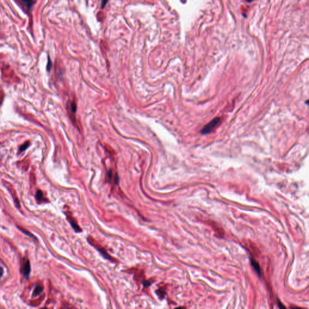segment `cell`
Masks as SVG:
<instances>
[{
	"instance_id": "6",
	"label": "cell",
	"mask_w": 309,
	"mask_h": 309,
	"mask_svg": "<svg viewBox=\"0 0 309 309\" xmlns=\"http://www.w3.org/2000/svg\"><path fill=\"white\" fill-rule=\"evenodd\" d=\"M43 290H44V287L41 285L39 284L36 285V287H34V289L32 293V297H36L38 295H39L41 293H42Z\"/></svg>"
},
{
	"instance_id": "4",
	"label": "cell",
	"mask_w": 309,
	"mask_h": 309,
	"mask_svg": "<svg viewBox=\"0 0 309 309\" xmlns=\"http://www.w3.org/2000/svg\"><path fill=\"white\" fill-rule=\"evenodd\" d=\"M67 214V219L70 222L71 226L73 228V229L75 230L76 232L79 233L82 231V229H80V226L77 224V221L75 220V219L72 216L71 213H66Z\"/></svg>"
},
{
	"instance_id": "11",
	"label": "cell",
	"mask_w": 309,
	"mask_h": 309,
	"mask_svg": "<svg viewBox=\"0 0 309 309\" xmlns=\"http://www.w3.org/2000/svg\"><path fill=\"white\" fill-rule=\"evenodd\" d=\"M52 67V63L51 62L50 59L49 58V61H48V64H47V71H50L51 68Z\"/></svg>"
},
{
	"instance_id": "5",
	"label": "cell",
	"mask_w": 309,
	"mask_h": 309,
	"mask_svg": "<svg viewBox=\"0 0 309 309\" xmlns=\"http://www.w3.org/2000/svg\"><path fill=\"white\" fill-rule=\"evenodd\" d=\"M30 270H31V266H30V261L28 260H25V261H24L23 272L24 276H25L27 278H28V276L30 274Z\"/></svg>"
},
{
	"instance_id": "1",
	"label": "cell",
	"mask_w": 309,
	"mask_h": 309,
	"mask_svg": "<svg viewBox=\"0 0 309 309\" xmlns=\"http://www.w3.org/2000/svg\"><path fill=\"white\" fill-rule=\"evenodd\" d=\"M88 240L89 243L92 245L94 247H95L98 251H99L100 252L101 254L103 255V256L105 258V259H108V260H112L113 261H114V259H113L108 253L106 252V251L105 250V249L104 248H102L101 246L94 239H92V237H89L88 239Z\"/></svg>"
},
{
	"instance_id": "2",
	"label": "cell",
	"mask_w": 309,
	"mask_h": 309,
	"mask_svg": "<svg viewBox=\"0 0 309 309\" xmlns=\"http://www.w3.org/2000/svg\"><path fill=\"white\" fill-rule=\"evenodd\" d=\"M220 122V118L216 117L211 121L207 125L205 126L201 130V134L203 135L209 134L213 131V130L217 126V125Z\"/></svg>"
},
{
	"instance_id": "7",
	"label": "cell",
	"mask_w": 309,
	"mask_h": 309,
	"mask_svg": "<svg viewBox=\"0 0 309 309\" xmlns=\"http://www.w3.org/2000/svg\"><path fill=\"white\" fill-rule=\"evenodd\" d=\"M35 198H36V201H38V202H41L44 201V194H43V193L42 192L41 190H39L36 192Z\"/></svg>"
},
{
	"instance_id": "10",
	"label": "cell",
	"mask_w": 309,
	"mask_h": 309,
	"mask_svg": "<svg viewBox=\"0 0 309 309\" xmlns=\"http://www.w3.org/2000/svg\"><path fill=\"white\" fill-rule=\"evenodd\" d=\"M30 146V142H25L24 144H23V145H21V146H20L19 149V151L20 152H23V151H25V150H26V149L28 147V146Z\"/></svg>"
},
{
	"instance_id": "12",
	"label": "cell",
	"mask_w": 309,
	"mask_h": 309,
	"mask_svg": "<svg viewBox=\"0 0 309 309\" xmlns=\"http://www.w3.org/2000/svg\"><path fill=\"white\" fill-rule=\"evenodd\" d=\"M3 274H4V269L3 267H0V279L3 276Z\"/></svg>"
},
{
	"instance_id": "8",
	"label": "cell",
	"mask_w": 309,
	"mask_h": 309,
	"mask_svg": "<svg viewBox=\"0 0 309 309\" xmlns=\"http://www.w3.org/2000/svg\"><path fill=\"white\" fill-rule=\"evenodd\" d=\"M251 263H252V266L254 267V269H255V270L258 272L259 275L260 274V266H259V264L257 263V261H255L254 260L252 259L251 260Z\"/></svg>"
},
{
	"instance_id": "14",
	"label": "cell",
	"mask_w": 309,
	"mask_h": 309,
	"mask_svg": "<svg viewBox=\"0 0 309 309\" xmlns=\"http://www.w3.org/2000/svg\"><path fill=\"white\" fill-rule=\"evenodd\" d=\"M246 1L247 2H248V3H250V2H252V1H253L254 0H246Z\"/></svg>"
},
{
	"instance_id": "13",
	"label": "cell",
	"mask_w": 309,
	"mask_h": 309,
	"mask_svg": "<svg viewBox=\"0 0 309 309\" xmlns=\"http://www.w3.org/2000/svg\"><path fill=\"white\" fill-rule=\"evenodd\" d=\"M3 95H0V106L3 102Z\"/></svg>"
},
{
	"instance_id": "3",
	"label": "cell",
	"mask_w": 309,
	"mask_h": 309,
	"mask_svg": "<svg viewBox=\"0 0 309 309\" xmlns=\"http://www.w3.org/2000/svg\"><path fill=\"white\" fill-rule=\"evenodd\" d=\"M19 2L24 10L30 12L36 3V0H19Z\"/></svg>"
},
{
	"instance_id": "9",
	"label": "cell",
	"mask_w": 309,
	"mask_h": 309,
	"mask_svg": "<svg viewBox=\"0 0 309 309\" xmlns=\"http://www.w3.org/2000/svg\"><path fill=\"white\" fill-rule=\"evenodd\" d=\"M18 229H20V230L21 231V232H22L23 233H24V234H25L26 235H28V236H29L30 237H31V238H32V239H36V237H35L32 234V233H29L28 231H26L25 229H23V228H21V227H19V226H18Z\"/></svg>"
}]
</instances>
